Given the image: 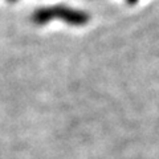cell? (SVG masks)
Wrapping results in <instances>:
<instances>
[{
    "label": "cell",
    "mask_w": 159,
    "mask_h": 159,
    "mask_svg": "<svg viewBox=\"0 0 159 159\" xmlns=\"http://www.w3.org/2000/svg\"><path fill=\"white\" fill-rule=\"evenodd\" d=\"M54 19H60L61 21L74 27H81L89 23V15L81 9H74L66 6H53L39 8L33 12L32 20L39 25H44Z\"/></svg>",
    "instance_id": "obj_1"
},
{
    "label": "cell",
    "mask_w": 159,
    "mask_h": 159,
    "mask_svg": "<svg viewBox=\"0 0 159 159\" xmlns=\"http://www.w3.org/2000/svg\"><path fill=\"white\" fill-rule=\"evenodd\" d=\"M126 2H127V4H130V6H133V4L138 3V0H126Z\"/></svg>",
    "instance_id": "obj_2"
},
{
    "label": "cell",
    "mask_w": 159,
    "mask_h": 159,
    "mask_svg": "<svg viewBox=\"0 0 159 159\" xmlns=\"http://www.w3.org/2000/svg\"><path fill=\"white\" fill-rule=\"evenodd\" d=\"M9 2H16V0H9Z\"/></svg>",
    "instance_id": "obj_3"
}]
</instances>
